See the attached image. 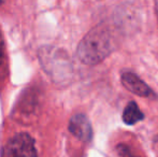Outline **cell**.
Wrapping results in <instances>:
<instances>
[{"mask_svg": "<svg viewBox=\"0 0 158 157\" xmlns=\"http://www.w3.org/2000/svg\"><path fill=\"white\" fill-rule=\"evenodd\" d=\"M116 151L119 157H138L137 155H135L132 150L126 144H118L116 147Z\"/></svg>", "mask_w": 158, "mask_h": 157, "instance_id": "obj_6", "label": "cell"}, {"mask_svg": "<svg viewBox=\"0 0 158 157\" xmlns=\"http://www.w3.org/2000/svg\"><path fill=\"white\" fill-rule=\"evenodd\" d=\"M123 122L126 125H135L138 122L142 121L144 118V114L141 112L140 108L138 107L137 102L135 101H130L128 105H126V108L124 109L123 112Z\"/></svg>", "mask_w": 158, "mask_h": 157, "instance_id": "obj_5", "label": "cell"}, {"mask_svg": "<svg viewBox=\"0 0 158 157\" xmlns=\"http://www.w3.org/2000/svg\"><path fill=\"white\" fill-rule=\"evenodd\" d=\"M155 9H156V15H157V21H158V0H155Z\"/></svg>", "mask_w": 158, "mask_h": 157, "instance_id": "obj_8", "label": "cell"}, {"mask_svg": "<svg viewBox=\"0 0 158 157\" xmlns=\"http://www.w3.org/2000/svg\"><path fill=\"white\" fill-rule=\"evenodd\" d=\"M122 84L127 90H129L132 94L140 97H145V98H152L155 97V94L148 85L143 82L137 74L132 72H124L122 74Z\"/></svg>", "mask_w": 158, "mask_h": 157, "instance_id": "obj_4", "label": "cell"}, {"mask_svg": "<svg viewBox=\"0 0 158 157\" xmlns=\"http://www.w3.org/2000/svg\"><path fill=\"white\" fill-rule=\"evenodd\" d=\"M3 157H38L35 141L28 134H17L3 150Z\"/></svg>", "mask_w": 158, "mask_h": 157, "instance_id": "obj_2", "label": "cell"}, {"mask_svg": "<svg viewBox=\"0 0 158 157\" xmlns=\"http://www.w3.org/2000/svg\"><path fill=\"white\" fill-rule=\"evenodd\" d=\"M69 131L77 139L89 142L93 139V127L85 114H74L69 121Z\"/></svg>", "mask_w": 158, "mask_h": 157, "instance_id": "obj_3", "label": "cell"}, {"mask_svg": "<svg viewBox=\"0 0 158 157\" xmlns=\"http://www.w3.org/2000/svg\"><path fill=\"white\" fill-rule=\"evenodd\" d=\"M4 1H6V0H0V6H1V4H3Z\"/></svg>", "mask_w": 158, "mask_h": 157, "instance_id": "obj_9", "label": "cell"}, {"mask_svg": "<svg viewBox=\"0 0 158 157\" xmlns=\"http://www.w3.org/2000/svg\"><path fill=\"white\" fill-rule=\"evenodd\" d=\"M3 58H4V42L1 32H0V65L3 61Z\"/></svg>", "mask_w": 158, "mask_h": 157, "instance_id": "obj_7", "label": "cell"}, {"mask_svg": "<svg viewBox=\"0 0 158 157\" xmlns=\"http://www.w3.org/2000/svg\"><path fill=\"white\" fill-rule=\"evenodd\" d=\"M114 50L113 36L108 27L97 26L80 42L77 56L81 63L95 66L103 61Z\"/></svg>", "mask_w": 158, "mask_h": 157, "instance_id": "obj_1", "label": "cell"}]
</instances>
